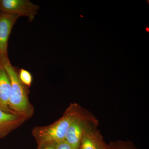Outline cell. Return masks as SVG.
I'll use <instances>...</instances> for the list:
<instances>
[{
  "instance_id": "1",
  "label": "cell",
  "mask_w": 149,
  "mask_h": 149,
  "mask_svg": "<svg viewBox=\"0 0 149 149\" xmlns=\"http://www.w3.org/2000/svg\"><path fill=\"white\" fill-rule=\"evenodd\" d=\"M82 107L77 103H72L65 111L63 116L53 124L35 128L33 135L38 144L47 141L58 142L64 140L68 128L78 116Z\"/></svg>"
},
{
  "instance_id": "2",
  "label": "cell",
  "mask_w": 149,
  "mask_h": 149,
  "mask_svg": "<svg viewBox=\"0 0 149 149\" xmlns=\"http://www.w3.org/2000/svg\"><path fill=\"white\" fill-rule=\"evenodd\" d=\"M3 65L8 74L11 83L9 107L15 113L24 117L30 112V105L26 89L19 79L16 69L12 65L10 61Z\"/></svg>"
},
{
  "instance_id": "3",
  "label": "cell",
  "mask_w": 149,
  "mask_h": 149,
  "mask_svg": "<svg viewBox=\"0 0 149 149\" xmlns=\"http://www.w3.org/2000/svg\"><path fill=\"white\" fill-rule=\"evenodd\" d=\"M98 123V120L91 112L82 108L78 116L68 128L64 141L73 148L79 149L85 130L90 125Z\"/></svg>"
},
{
  "instance_id": "4",
  "label": "cell",
  "mask_w": 149,
  "mask_h": 149,
  "mask_svg": "<svg viewBox=\"0 0 149 149\" xmlns=\"http://www.w3.org/2000/svg\"><path fill=\"white\" fill-rule=\"evenodd\" d=\"M20 16L0 11V63L9 62L8 54L9 38L13 27Z\"/></svg>"
},
{
  "instance_id": "5",
  "label": "cell",
  "mask_w": 149,
  "mask_h": 149,
  "mask_svg": "<svg viewBox=\"0 0 149 149\" xmlns=\"http://www.w3.org/2000/svg\"><path fill=\"white\" fill-rule=\"evenodd\" d=\"M39 8L27 0H0V11L27 17L29 22L34 19Z\"/></svg>"
},
{
  "instance_id": "6",
  "label": "cell",
  "mask_w": 149,
  "mask_h": 149,
  "mask_svg": "<svg viewBox=\"0 0 149 149\" xmlns=\"http://www.w3.org/2000/svg\"><path fill=\"white\" fill-rule=\"evenodd\" d=\"M99 123L92 124L85 130L79 149H108L103 136L98 129Z\"/></svg>"
},
{
  "instance_id": "7",
  "label": "cell",
  "mask_w": 149,
  "mask_h": 149,
  "mask_svg": "<svg viewBox=\"0 0 149 149\" xmlns=\"http://www.w3.org/2000/svg\"><path fill=\"white\" fill-rule=\"evenodd\" d=\"M10 91L9 77L4 65L0 63V109L4 111L15 113L9 107Z\"/></svg>"
},
{
  "instance_id": "8",
  "label": "cell",
  "mask_w": 149,
  "mask_h": 149,
  "mask_svg": "<svg viewBox=\"0 0 149 149\" xmlns=\"http://www.w3.org/2000/svg\"><path fill=\"white\" fill-rule=\"evenodd\" d=\"M24 116L4 111L0 109V138H2L21 123Z\"/></svg>"
},
{
  "instance_id": "9",
  "label": "cell",
  "mask_w": 149,
  "mask_h": 149,
  "mask_svg": "<svg viewBox=\"0 0 149 149\" xmlns=\"http://www.w3.org/2000/svg\"><path fill=\"white\" fill-rule=\"evenodd\" d=\"M108 149H139L131 141L117 140L111 141L108 144Z\"/></svg>"
},
{
  "instance_id": "10",
  "label": "cell",
  "mask_w": 149,
  "mask_h": 149,
  "mask_svg": "<svg viewBox=\"0 0 149 149\" xmlns=\"http://www.w3.org/2000/svg\"><path fill=\"white\" fill-rule=\"evenodd\" d=\"M18 75L19 79L23 85L31 86L32 82V74L29 71L22 68L19 70Z\"/></svg>"
},
{
  "instance_id": "11",
  "label": "cell",
  "mask_w": 149,
  "mask_h": 149,
  "mask_svg": "<svg viewBox=\"0 0 149 149\" xmlns=\"http://www.w3.org/2000/svg\"><path fill=\"white\" fill-rule=\"evenodd\" d=\"M57 142L47 141L39 144L38 149H56Z\"/></svg>"
},
{
  "instance_id": "12",
  "label": "cell",
  "mask_w": 149,
  "mask_h": 149,
  "mask_svg": "<svg viewBox=\"0 0 149 149\" xmlns=\"http://www.w3.org/2000/svg\"><path fill=\"white\" fill-rule=\"evenodd\" d=\"M56 149H74L66 141H63L58 142Z\"/></svg>"
},
{
  "instance_id": "13",
  "label": "cell",
  "mask_w": 149,
  "mask_h": 149,
  "mask_svg": "<svg viewBox=\"0 0 149 149\" xmlns=\"http://www.w3.org/2000/svg\"><path fill=\"white\" fill-rule=\"evenodd\" d=\"M146 31L147 32H148V33H149V27H147L146 28Z\"/></svg>"
}]
</instances>
